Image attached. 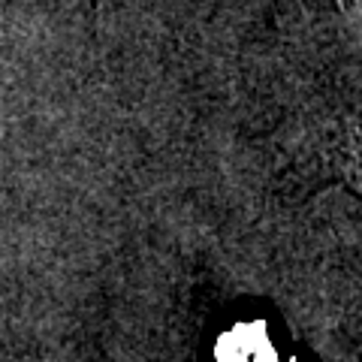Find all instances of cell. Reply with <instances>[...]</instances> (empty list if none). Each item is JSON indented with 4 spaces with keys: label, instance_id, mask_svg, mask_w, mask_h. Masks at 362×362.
Here are the masks:
<instances>
[{
    "label": "cell",
    "instance_id": "cell-1",
    "mask_svg": "<svg viewBox=\"0 0 362 362\" xmlns=\"http://www.w3.org/2000/svg\"><path fill=\"white\" fill-rule=\"evenodd\" d=\"M332 154L341 178L362 197V118H350L341 124L332 145Z\"/></svg>",
    "mask_w": 362,
    "mask_h": 362
}]
</instances>
